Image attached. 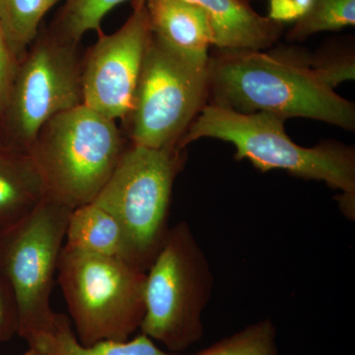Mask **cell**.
Segmentation results:
<instances>
[{"label":"cell","instance_id":"6da1fadb","mask_svg":"<svg viewBox=\"0 0 355 355\" xmlns=\"http://www.w3.org/2000/svg\"><path fill=\"white\" fill-rule=\"evenodd\" d=\"M209 69L211 104L237 113L266 112L284 120L312 119L355 130L354 103L318 78L304 51L216 49Z\"/></svg>","mask_w":355,"mask_h":355},{"label":"cell","instance_id":"7a4b0ae2","mask_svg":"<svg viewBox=\"0 0 355 355\" xmlns=\"http://www.w3.org/2000/svg\"><path fill=\"white\" fill-rule=\"evenodd\" d=\"M284 119L259 112L241 114L209 104L203 107L178 144L180 150L198 139L223 140L235 147V158L247 160L261 172L284 170L292 176L324 182L340 191L343 216L355 219V150L342 142L298 146L287 135Z\"/></svg>","mask_w":355,"mask_h":355},{"label":"cell","instance_id":"3957f363","mask_svg":"<svg viewBox=\"0 0 355 355\" xmlns=\"http://www.w3.org/2000/svg\"><path fill=\"white\" fill-rule=\"evenodd\" d=\"M125 147L116 121L83 104L49 121L29 154L48 197L74 209L94 202Z\"/></svg>","mask_w":355,"mask_h":355},{"label":"cell","instance_id":"277c9868","mask_svg":"<svg viewBox=\"0 0 355 355\" xmlns=\"http://www.w3.org/2000/svg\"><path fill=\"white\" fill-rule=\"evenodd\" d=\"M214 282L209 259L190 224L179 222L146 272L140 331L169 352L183 354L205 334L203 312Z\"/></svg>","mask_w":355,"mask_h":355},{"label":"cell","instance_id":"5b68a950","mask_svg":"<svg viewBox=\"0 0 355 355\" xmlns=\"http://www.w3.org/2000/svg\"><path fill=\"white\" fill-rule=\"evenodd\" d=\"M58 282L84 345L130 340L146 313V272L121 259L64 246Z\"/></svg>","mask_w":355,"mask_h":355},{"label":"cell","instance_id":"8992f818","mask_svg":"<svg viewBox=\"0 0 355 355\" xmlns=\"http://www.w3.org/2000/svg\"><path fill=\"white\" fill-rule=\"evenodd\" d=\"M182 151L130 144L93 202L120 222L127 236L130 263L144 272L171 228L173 186L184 166Z\"/></svg>","mask_w":355,"mask_h":355},{"label":"cell","instance_id":"52a82bcc","mask_svg":"<svg viewBox=\"0 0 355 355\" xmlns=\"http://www.w3.org/2000/svg\"><path fill=\"white\" fill-rule=\"evenodd\" d=\"M72 209L50 197L19 221L0 228V270L17 308V335L31 343L50 333L53 279Z\"/></svg>","mask_w":355,"mask_h":355},{"label":"cell","instance_id":"ba28073f","mask_svg":"<svg viewBox=\"0 0 355 355\" xmlns=\"http://www.w3.org/2000/svg\"><path fill=\"white\" fill-rule=\"evenodd\" d=\"M209 65V58L184 57L151 33L132 109L125 119L132 144L178 148L180 140L207 104Z\"/></svg>","mask_w":355,"mask_h":355},{"label":"cell","instance_id":"9c48e42d","mask_svg":"<svg viewBox=\"0 0 355 355\" xmlns=\"http://www.w3.org/2000/svg\"><path fill=\"white\" fill-rule=\"evenodd\" d=\"M77 46L53 32L39 33L16 64L4 113L17 150L29 153L49 121L83 104Z\"/></svg>","mask_w":355,"mask_h":355},{"label":"cell","instance_id":"30bf717a","mask_svg":"<svg viewBox=\"0 0 355 355\" xmlns=\"http://www.w3.org/2000/svg\"><path fill=\"white\" fill-rule=\"evenodd\" d=\"M98 35L83 62V105L111 120H125L151 38L144 3L132 0L125 24L113 34Z\"/></svg>","mask_w":355,"mask_h":355},{"label":"cell","instance_id":"8fae6325","mask_svg":"<svg viewBox=\"0 0 355 355\" xmlns=\"http://www.w3.org/2000/svg\"><path fill=\"white\" fill-rule=\"evenodd\" d=\"M205 12L216 50L266 51L279 42L284 26L254 11L249 0H184Z\"/></svg>","mask_w":355,"mask_h":355},{"label":"cell","instance_id":"7c38bea8","mask_svg":"<svg viewBox=\"0 0 355 355\" xmlns=\"http://www.w3.org/2000/svg\"><path fill=\"white\" fill-rule=\"evenodd\" d=\"M146 7L156 39L184 57L209 60L214 44L211 26L205 12L184 0H137Z\"/></svg>","mask_w":355,"mask_h":355},{"label":"cell","instance_id":"4fadbf2b","mask_svg":"<svg viewBox=\"0 0 355 355\" xmlns=\"http://www.w3.org/2000/svg\"><path fill=\"white\" fill-rule=\"evenodd\" d=\"M48 197L29 153L0 148V228L19 221Z\"/></svg>","mask_w":355,"mask_h":355},{"label":"cell","instance_id":"5bb4252c","mask_svg":"<svg viewBox=\"0 0 355 355\" xmlns=\"http://www.w3.org/2000/svg\"><path fill=\"white\" fill-rule=\"evenodd\" d=\"M64 246L130 263L127 236L123 226L111 212L94 202L72 209Z\"/></svg>","mask_w":355,"mask_h":355},{"label":"cell","instance_id":"9a60e30c","mask_svg":"<svg viewBox=\"0 0 355 355\" xmlns=\"http://www.w3.org/2000/svg\"><path fill=\"white\" fill-rule=\"evenodd\" d=\"M29 345L38 347L46 355H184L160 349L142 333L123 342L101 340L84 345L72 331L69 320L62 314H58L50 333L39 336Z\"/></svg>","mask_w":355,"mask_h":355},{"label":"cell","instance_id":"2e32d148","mask_svg":"<svg viewBox=\"0 0 355 355\" xmlns=\"http://www.w3.org/2000/svg\"><path fill=\"white\" fill-rule=\"evenodd\" d=\"M60 0H0V30L16 64L39 35L46 14Z\"/></svg>","mask_w":355,"mask_h":355},{"label":"cell","instance_id":"e0dca14e","mask_svg":"<svg viewBox=\"0 0 355 355\" xmlns=\"http://www.w3.org/2000/svg\"><path fill=\"white\" fill-rule=\"evenodd\" d=\"M128 0H67L51 32L60 38L79 44L86 33L102 32L101 23L114 7Z\"/></svg>","mask_w":355,"mask_h":355},{"label":"cell","instance_id":"ac0fdd59","mask_svg":"<svg viewBox=\"0 0 355 355\" xmlns=\"http://www.w3.org/2000/svg\"><path fill=\"white\" fill-rule=\"evenodd\" d=\"M195 355H282L277 330L270 319L247 324L241 330L221 338Z\"/></svg>","mask_w":355,"mask_h":355},{"label":"cell","instance_id":"d6986e66","mask_svg":"<svg viewBox=\"0 0 355 355\" xmlns=\"http://www.w3.org/2000/svg\"><path fill=\"white\" fill-rule=\"evenodd\" d=\"M355 25V0H315L310 12L292 25L289 41H303L322 32L340 31Z\"/></svg>","mask_w":355,"mask_h":355},{"label":"cell","instance_id":"ffe728a7","mask_svg":"<svg viewBox=\"0 0 355 355\" xmlns=\"http://www.w3.org/2000/svg\"><path fill=\"white\" fill-rule=\"evenodd\" d=\"M308 62L318 78L334 90L345 81L354 80L355 55L352 44L329 42L314 55H308Z\"/></svg>","mask_w":355,"mask_h":355},{"label":"cell","instance_id":"44dd1931","mask_svg":"<svg viewBox=\"0 0 355 355\" xmlns=\"http://www.w3.org/2000/svg\"><path fill=\"white\" fill-rule=\"evenodd\" d=\"M315 0H268L266 17L277 24H295L310 12Z\"/></svg>","mask_w":355,"mask_h":355},{"label":"cell","instance_id":"7402d4cb","mask_svg":"<svg viewBox=\"0 0 355 355\" xmlns=\"http://www.w3.org/2000/svg\"><path fill=\"white\" fill-rule=\"evenodd\" d=\"M18 316L12 291L0 270V343L17 335Z\"/></svg>","mask_w":355,"mask_h":355},{"label":"cell","instance_id":"603a6c76","mask_svg":"<svg viewBox=\"0 0 355 355\" xmlns=\"http://www.w3.org/2000/svg\"><path fill=\"white\" fill-rule=\"evenodd\" d=\"M16 62L7 50L0 30V111L4 112L8 101Z\"/></svg>","mask_w":355,"mask_h":355},{"label":"cell","instance_id":"cb8c5ba5","mask_svg":"<svg viewBox=\"0 0 355 355\" xmlns=\"http://www.w3.org/2000/svg\"><path fill=\"white\" fill-rule=\"evenodd\" d=\"M20 355H46L44 354L43 350L38 349V347H34V345H29V349L25 352L24 354Z\"/></svg>","mask_w":355,"mask_h":355},{"label":"cell","instance_id":"d4e9b609","mask_svg":"<svg viewBox=\"0 0 355 355\" xmlns=\"http://www.w3.org/2000/svg\"><path fill=\"white\" fill-rule=\"evenodd\" d=\"M249 1H250V0H249Z\"/></svg>","mask_w":355,"mask_h":355}]
</instances>
